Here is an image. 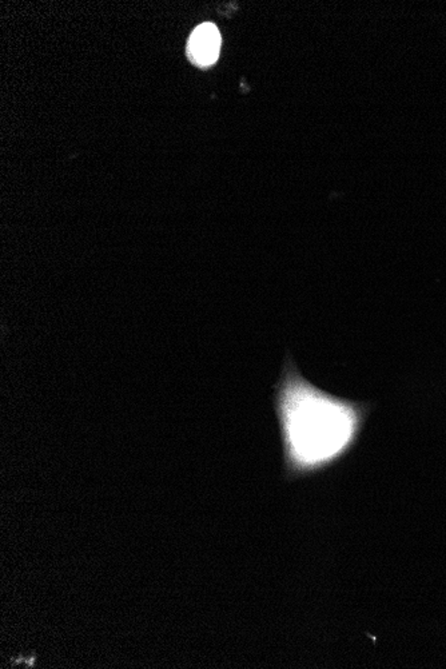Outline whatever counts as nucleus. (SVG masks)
Returning <instances> with one entry per match:
<instances>
[{
    "label": "nucleus",
    "mask_w": 446,
    "mask_h": 669,
    "mask_svg": "<svg viewBox=\"0 0 446 669\" xmlns=\"http://www.w3.org/2000/svg\"><path fill=\"white\" fill-rule=\"evenodd\" d=\"M283 479L299 481L326 473L359 444L374 404L333 394L306 378L292 353L273 386Z\"/></svg>",
    "instance_id": "obj_1"
},
{
    "label": "nucleus",
    "mask_w": 446,
    "mask_h": 669,
    "mask_svg": "<svg viewBox=\"0 0 446 669\" xmlns=\"http://www.w3.org/2000/svg\"><path fill=\"white\" fill-rule=\"evenodd\" d=\"M187 48L193 62L203 67L211 66L219 55L221 33L214 24L203 23L191 33Z\"/></svg>",
    "instance_id": "obj_2"
}]
</instances>
